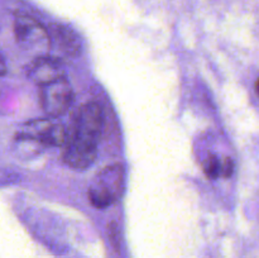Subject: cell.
I'll return each instance as SVG.
<instances>
[{"mask_svg": "<svg viewBox=\"0 0 259 258\" xmlns=\"http://www.w3.org/2000/svg\"><path fill=\"white\" fill-rule=\"evenodd\" d=\"M103 125V110L98 103L89 101L78 109L62 153L63 162L67 166L75 169L93 166L98 157Z\"/></svg>", "mask_w": 259, "mask_h": 258, "instance_id": "cell-1", "label": "cell"}, {"mask_svg": "<svg viewBox=\"0 0 259 258\" xmlns=\"http://www.w3.org/2000/svg\"><path fill=\"white\" fill-rule=\"evenodd\" d=\"M125 190V171L119 163L109 164L98 172L88 189L90 204L96 209H106L121 199Z\"/></svg>", "mask_w": 259, "mask_h": 258, "instance_id": "cell-2", "label": "cell"}, {"mask_svg": "<svg viewBox=\"0 0 259 258\" xmlns=\"http://www.w3.org/2000/svg\"><path fill=\"white\" fill-rule=\"evenodd\" d=\"M14 37L18 45L24 51L37 56L47 55L52 47V38L50 30L28 14L18 13L14 18Z\"/></svg>", "mask_w": 259, "mask_h": 258, "instance_id": "cell-3", "label": "cell"}, {"mask_svg": "<svg viewBox=\"0 0 259 258\" xmlns=\"http://www.w3.org/2000/svg\"><path fill=\"white\" fill-rule=\"evenodd\" d=\"M17 136L30 139L42 146L43 148L65 146L67 141V132L65 125L52 116L27 121L20 126Z\"/></svg>", "mask_w": 259, "mask_h": 258, "instance_id": "cell-4", "label": "cell"}, {"mask_svg": "<svg viewBox=\"0 0 259 258\" xmlns=\"http://www.w3.org/2000/svg\"><path fill=\"white\" fill-rule=\"evenodd\" d=\"M73 90L66 77L45 85L39 90V101L48 116L58 118L70 109L73 103Z\"/></svg>", "mask_w": 259, "mask_h": 258, "instance_id": "cell-5", "label": "cell"}, {"mask_svg": "<svg viewBox=\"0 0 259 258\" xmlns=\"http://www.w3.org/2000/svg\"><path fill=\"white\" fill-rule=\"evenodd\" d=\"M25 75L39 88L66 77L65 66L57 57L43 55L33 58L25 66Z\"/></svg>", "mask_w": 259, "mask_h": 258, "instance_id": "cell-6", "label": "cell"}, {"mask_svg": "<svg viewBox=\"0 0 259 258\" xmlns=\"http://www.w3.org/2000/svg\"><path fill=\"white\" fill-rule=\"evenodd\" d=\"M52 45H56L65 55L76 57L81 52V42L78 35L71 28L62 24H55L51 28Z\"/></svg>", "mask_w": 259, "mask_h": 258, "instance_id": "cell-7", "label": "cell"}, {"mask_svg": "<svg viewBox=\"0 0 259 258\" xmlns=\"http://www.w3.org/2000/svg\"><path fill=\"white\" fill-rule=\"evenodd\" d=\"M222 167L223 158L218 157L217 154H209L202 162V168L204 174L206 175L207 179L217 180L222 177Z\"/></svg>", "mask_w": 259, "mask_h": 258, "instance_id": "cell-8", "label": "cell"}, {"mask_svg": "<svg viewBox=\"0 0 259 258\" xmlns=\"http://www.w3.org/2000/svg\"><path fill=\"white\" fill-rule=\"evenodd\" d=\"M234 172V161L230 157H224L223 158V167H222V177L229 179Z\"/></svg>", "mask_w": 259, "mask_h": 258, "instance_id": "cell-9", "label": "cell"}, {"mask_svg": "<svg viewBox=\"0 0 259 258\" xmlns=\"http://www.w3.org/2000/svg\"><path fill=\"white\" fill-rule=\"evenodd\" d=\"M7 72H8L7 62H5V58L4 56H3V53L0 52V76L7 75Z\"/></svg>", "mask_w": 259, "mask_h": 258, "instance_id": "cell-10", "label": "cell"}, {"mask_svg": "<svg viewBox=\"0 0 259 258\" xmlns=\"http://www.w3.org/2000/svg\"><path fill=\"white\" fill-rule=\"evenodd\" d=\"M255 93H257V95H258V98H259V77H258L257 82H255Z\"/></svg>", "mask_w": 259, "mask_h": 258, "instance_id": "cell-11", "label": "cell"}]
</instances>
